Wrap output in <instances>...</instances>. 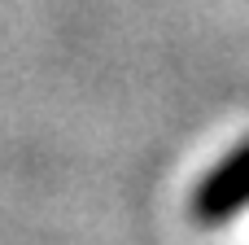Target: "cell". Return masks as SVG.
<instances>
[{
  "mask_svg": "<svg viewBox=\"0 0 249 245\" xmlns=\"http://www.w3.org/2000/svg\"><path fill=\"white\" fill-rule=\"evenodd\" d=\"M245 210H249V140H241L197 180V188L188 197V215L201 228H228Z\"/></svg>",
  "mask_w": 249,
  "mask_h": 245,
  "instance_id": "1",
  "label": "cell"
}]
</instances>
